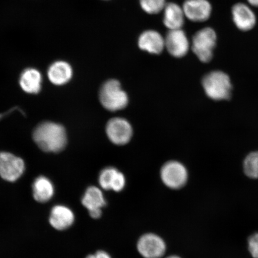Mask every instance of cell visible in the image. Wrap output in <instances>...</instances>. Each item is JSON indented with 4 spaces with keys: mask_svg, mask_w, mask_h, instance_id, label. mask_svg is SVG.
I'll return each mask as SVG.
<instances>
[{
    "mask_svg": "<svg viewBox=\"0 0 258 258\" xmlns=\"http://www.w3.org/2000/svg\"><path fill=\"white\" fill-rule=\"evenodd\" d=\"M33 140L42 151L57 153L62 151L67 144V135L63 125L51 121L38 125L33 133Z\"/></svg>",
    "mask_w": 258,
    "mask_h": 258,
    "instance_id": "cell-1",
    "label": "cell"
},
{
    "mask_svg": "<svg viewBox=\"0 0 258 258\" xmlns=\"http://www.w3.org/2000/svg\"><path fill=\"white\" fill-rule=\"evenodd\" d=\"M206 94L215 101L230 98L232 85L230 77L221 71H214L206 74L202 80Z\"/></svg>",
    "mask_w": 258,
    "mask_h": 258,
    "instance_id": "cell-2",
    "label": "cell"
},
{
    "mask_svg": "<svg viewBox=\"0 0 258 258\" xmlns=\"http://www.w3.org/2000/svg\"><path fill=\"white\" fill-rule=\"evenodd\" d=\"M99 98L102 106L110 111L121 110L128 102L127 95L121 89L120 82L114 79L109 80L103 85Z\"/></svg>",
    "mask_w": 258,
    "mask_h": 258,
    "instance_id": "cell-3",
    "label": "cell"
},
{
    "mask_svg": "<svg viewBox=\"0 0 258 258\" xmlns=\"http://www.w3.org/2000/svg\"><path fill=\"white\" fill-rule=\"evenodd\" d=\"M217 35L214 29L206 27L197 32L192 40L194 53L203 63H208L214 56L217 46Z\"/></svg>",
    "mask_w": 258,
    "mask_h": 258,
    "instance_id": "cell-4",
    "label": "cell"
},
{
    "mask_svg": "<svg viewBox=\"0 0 258 258\" xmlns=\"http://www.w3.org/2000/svg\"><path fill=\"white\" fill-rule=\"evenodd\" d=\"M25 166L23 160L8 152H0V176L6 181L14 182L23 175Z\"/></svg>",
    "mask_w": 258,
    "mask_h": 258,
    "instance_id": "cell-5",
    "label": "cell"
},
{
    "mask_svg": "<svg viewBox=\"0 0 258 258\" xmlns=\"http://www.w3.org/2000/svg\"><path fill=\"white\" fill-rule=\"evenodd\" d=\"M161 178L169 188L179 189L185 185L188 179V173L182 164L175 161H169L161 169Z\"/></svg>",
    "mask_w": 258,
    "mask_h": 258,
    "instance_id": "cell-6",
    "label": "cell"
},
{
    "mask_svg": "<svg viewBox=\"0 0 258 258\" xmlns=\"http://www.w3.org/2000/svg\"><path fill=\"white\" fill-rule=\"evenodd\" d=\"M137 249L144 258H160L166 252V245L159 235L148 233L143 235L139 239Z\"/></svg>",
    "mask_w": 258,
    "mask_h": 258,
    "instance_id": "cell-7",
    "label": "cell"
},
{
    "mask_svg": "<svg viewBox=\"0 0 258 258\" xmlns=\"http://www.w3.org/2000/svg\"><path fill=\"white\" fill-rule=\"evenodd\" d=\"M231 15L235 27L241 31H249L256 25L255 13L247 3L240 2L234 5Z\"/></svg>",
    "mask_w": 258,
    "mask_h": 258,
    "instance_id": "cell-8",
    "label": "cell"
},
{
    "mask_svg": "<svg viewBox=\"0 0 258 258\" xmlns=\"http://www.w3.org/2000/svg\"><path fill=\"white\" fill-rule=\"evenodd\" d=\"M106 132L109 140L118 145L127 144L133 135L131 124L122 118L111 119L106 125Z\"/></svg>",
    "mask_w": 258,
    "mask_h": 258,
    "instance_id": "cell-9",
    "label": "cell"
},
{
    "mask_svg": "<svg viewBox=\"0 0 258 258\" xmlns=\"http://www.w3.org/2000/svg\"><path fill=\"white\" fill-rule=\"evenodd\" d=\"M165 40V48L173 57L180 58L188 53L190 43L188 37L182 29L169 30Z\"/></svg>",
    "mask_w": 258,
    "mask_h": 258,
    "instance_id": "cell-10",
    "label": "cell"
},
{
    "mask_svg": "<svg viewBox=\"0 0 258 258\" xmlns=\"http://www.w3.org/2000/svg\"><path fill=\"white\" fill-rule=\"evenodd\" d=\"M182 8L185 18L195 22L208 20L212 12V5L208 0H186Z\"/></svg>",
    "mask_w": 258,
    "mask_h": 258,
    "instance_id": "cell-11",
    "label": "cell"
},
{
    "mask_svg": "<svg viewBox=\"0 0 258 258\" xmlns=\"http://www.w3.org/2000/svg\"><path fill=\"white\" fill-rule=\"evenodd\" d=\"M84 207L88 209L92 218L98 219L102 215V208L106 206V201L101 189L95 186L89 187L82 199Z\"/></svg>",
    "mask_w": 258,
    "mask_h": 258,
    "instance_id": "cell-12",
    "label": "cell"
},
{
    "mask_svg": "<svg viewBox=\"0 0 258 258\" xmlns=\"http://www.w3.org/2000/svg\"><path fill=\"white\" fill-rule=\"evenodd\" d=\"M138 46L147 52L159 54L165 48V40L160 32L153 30L145 31L138 38Z\"/></svg>",
    "mask_w": 258,
    "mask_h": 258,
    "instance_id": "cell-13",
    "label": "cell"
},
{
    "mask_svg": "<svg viewBox=\"0 0 258 258\" xmlns=\"http://www.w3.org/2000/svg\"><path fill=\"white\" fill-rule=\"evenodd\" d=\"M75 221L72 210L64 205H56L51 209L49 222L56 230L63 231L72 227Z\"/></svg>",
    "mask_w": 258,
    "mask_h": 258,
    "instance_id": "cell-14",
    "label": "cell"
},
{
    "mask_svg": "<svg viewBox=\"0 0 258 258\" xmlns=\"http://www.w3.org/2000/svg\"><path fill=\"white\" fill-rule=\"evenodd\" d=\"M99 183L102 189L120 192L125 185V177L114 167H107L101 171L99 176Z\"/></svg>",
    "mask_w": 258,
    "mask_h": 258,
    "instance_id": "cell-15",
    "label": "cell"
},
{
    "mask_svg": "<svg viewBox=\"0 0 258 258\" xmlns=\"http://www.w3.org/2000/svg\"><path fill=\"white\" fill-rule=\"evenodd\" d=\"M185 18L182 7L176 3L166 4L163 10V24L169 30L182 29Z\"/></svg>",
    "mask_w": 258,
    "mask_h": 258,
    "instance_id": "cell-16",
    "label": "cell"
},
{
    "mask_svg": "<svg viewBox=\"0 0 258 258\" xmlns=\"http://www.w3.org/2000/svg\"><path fill=\"white\" fill-rule=\"evenodd\" d=\"M47 76L48 79L53 85H66L72 78V67L69 63L64 61H57L48 68Z\"/></svg>",
    "mask_w": 258,
    "mask_h": 258,
    "instance_id": "cell-17",
    "label": "cell"
},
{
    "mask_svg": "<svg viewBox=\"0 0 258 258\" xmlns=\"http://www.w3.org/2000/svg\"><path fill=\"white\" fill-rule=\"evenodd\" d=\"M32 192L34 199L37 202L46 203L50 201L54 196V186L47 177L39 176L34 180L32 185Z\"/></svg>",
    "mask_w": 258,
    "mask_h": 258,
    "instance_id": "cell-18",
    "label": "cell"
},
{
    "mask_svg": "<svg viewBox=\"0 0 258 258\" xmlns=\"http://www.w3.org/2000/svg\"><path fill=\"white\" fill-rule=\"evenodd\" d=\"M41 74L34 69L25 70L19 79L22 89L30 94H37L39 92L41 88Z\"/></svg>",
    "mask_w": 258,
    "mask_h": 258,
    "instance_id": "cell-19",
    "label": "cell"
},
{
    "mask_svg": "<svg viewBox=\"0 0 258 258\" xmlns=\"http://www.w3.org/2000/svg\"><path fill=\"white\" fill-rule=\"evenodd\" d=\"M244 172L251 179L258 178V151L250 153L244 161Z\"/></svg>",
    "mask_w": 258,
    "mask_h": 258,
    "instance_id": "cell-20",
    "label": "cell"
},
{
    "mask_svg": "<svg viewBox=\"0 0 258 258\" xmlns=\"http://www.w3.org/2000/svg\"><path fill=\"white\" fill-rule=\"evenodd\" d=\"M142 9L147 14L156 15L163 11L166 5L165 0H140Z\"/></svg>",
    "mask_w": 258,
    "mask_h": 258,
    "instance_id": "cell-21",
    "label": "cell"
},
{
    "mask_svg": "<svg viewBox=\"0 0 258 258\" xmlns=\"http://www.w3.org/2000/svg\"><path fill=\"white\" fill-rule=\"evenodd\" d=\"M249 250L253 258H258V233L251 235L248 240Z\"/></svg>",
    "mask_w": 258,
    "mask_h": 258,
    "instance_id": "cell-22",
    "label": "cell"
},
{
    "mask_svg": "<svg viewBox=\"0 0 258 258\" xmlns=\"http://www.w3.org/2000/svg\"><path fill=\"white\" fill-rule=\"evenodd\" d=\"M86 258H111L109 254L105 251L99 250L94 254H89Z\"/></svg>",
    "mask_w": 258,
    "mask_h": 258,
    "instance_id": "cell-23",
    "label": "cell"
},
{
    "mask_svg": "<svg viewBox=\"0 0 258 258\" xmlns=\"http://www.w3.org/2000/svg\"><path fill=\"white\" fill-rule=\"evenodd\" d=\"M246 2L251 7L258 8V0H246Z\"/></svg>",
    "mask_w": 258,
    "mask_h": 258,
    "instance_id": "cell-24",
    "label": "cell"
},
{
    "mask_svg": "<svg viewBox=\"0 0 258 258\" xmlns=\"http://www.w3.org/2000/svg\"><path fill=\"white\" fill-rule=\"evenodd\" d=\"M166 258H180L179 256H176V255H173V256H170L169 257H167Z\"/></svg>",
    "mask_w": 258,
    "mask_h": 258,
    "instance_id": "cell-25",
    "label": "cell"
}]
</instances>
